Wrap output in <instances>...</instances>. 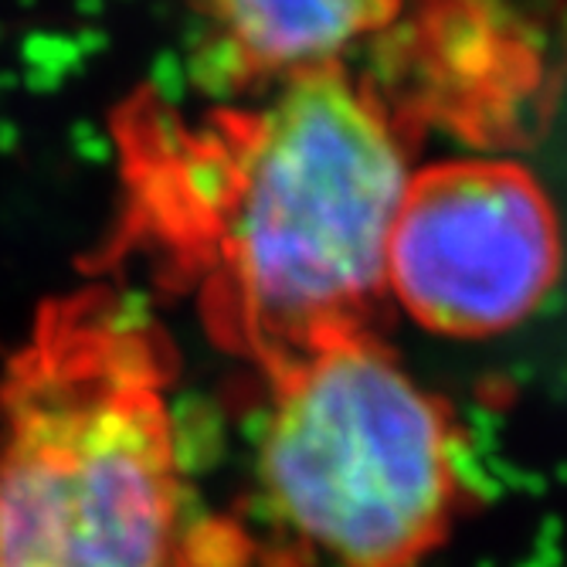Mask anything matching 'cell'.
<instances>
[{
    "instance_id": "1",
    "label": "cell",
    "mask_w": 567,
    "mask_h": 567,
    "mask_svg": "<svg viewBox=\"0 0 567 567\" xmlns=\"http://www.w3.org/2000/svg\"><path fill=\"white\" fill-rule=\"evenodd\" d=\"M120 136L133 235L218 343L276 378L374 330L411 140L374 82L337 62L200 123L146 102Z\"/></svg>"
},
{
    "instance_id": "2",
    "label": "cell",
    "mask_w": 567,
    "mask_h": 567,
    "mask_svg": "<svg viewBox=\"0 0 567 567\" xmlns=\"http://www.w3.org/2000/svg\"><path fill=\"white\" fill-rule=\"evenodd\" d=\"M167 347L113 292L55 299L0 378V567H174Z\"/></svg>"
},
{
    "instance_id": "3",
    "label": "cell",
    "mask_w": 567,
    "mask_h": 567,
    "mask_svg": "<svg viewBox=\"0 0 567 567\" xmlns=\"http://www.w3.org/2000/svg\"><path fill=\"white\" fill-rule=\"evenodd\" d=\"M262 442L272 513L337 567H415L445 537L455 425L368 330L330 340L272 378Z\"/></svg>"
},
{
    "instance_id": "4",
    "label": "cell",
    "mask_w": 567,
    "mask_h": 567,
    "mask_svg": "<svg viewBox=\"0 0 567 567\" xmlns=\"http://www.w3.org/2000/svg\"><path fill=\"white\" fill-rule=\"evenodd\" d=\"M560 225L517 161H449L408 174L388 228L384 279L404 313L480 340L524 323L560 276Z\"/></svg>"
},
{
    "instance_id": "5",
    "label": "cell",
    "mask_w": 567,
    "mask_h": 567,
    "mask_svg": "<svg viewBox=\"0 0 567 567\" xmlns=\"http://www.w3.org/2000/svg\"><path fill=\"white\" fill-rule=\"evenodd\" d=\"M391 113L476 146L530 143L567 75L564 0H404ZM388 28V31H391Z\"/></svg>"
},
{
    "instance_id": "6",
    "label": "cell",
    "mask_w": 567,
    "mask_h": 567,
    "mask_svg": "<svg viewBox=\"0 0 567 567\" xmlns=\"http://www.w3.org/2000/svg\"><path fill=\"white\" fill-rule=\"evenodd\" d=\"M404 0H194L221 85H282L343 62V51L394 24Z\"/></svg>"
}]
</instances>
